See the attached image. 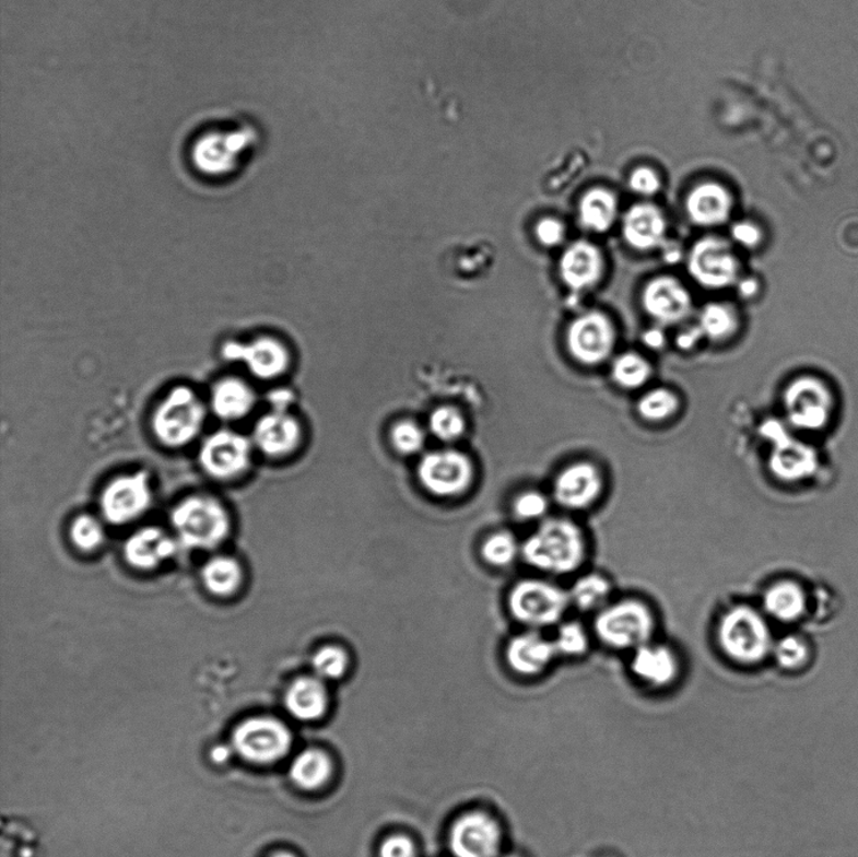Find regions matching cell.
Wrapping results in <instances>:
<instances>
[{
	"label": "cell",
	"instance_id": "6da1fadb",
	"mask_svg": "<svg viewBox=\"0 0 858 857\" xmlns=\"http://www.w3.org/2000/svg\"><path fill=\"white\" fill-rule=\"evenodd\" d=\"M189 141L192 166L210 178H223L254 154L260 142V131L255 122L232 117L200 125Z\"/></svg>",
	"mask_w": 858,
	"mask_h": 857
},
{
	"label": "cell",
	"instance_id": "7a4b0ae2",
	"mask_svg": "<svg viewBox=\"0 0 858 857\" xmlns=\"http://www.w3.org/2000/svg\"><path fill=\"white\" fill-rule=\"evenodd\" d=\"M586 556L583 528L568 518H545L521 544V557L529 566L554 576L576 573Z\"/></svg>",
	"mask_w": 858,
	"mask_h": 857
},
{
	"label": "cell",
	"instance_id": "3957f363",
	"mask_svg": "<svg viewBox=\"0 0 858 857\" xmlns=\"http://www.w3.org/2000/svg\"><path fill=\"white\" fill-rule=\"evenodd\" d=\"M171 524L176 541L188 550H215L232 531L228 509L207 494H193L176 504Z\"/></svg>",
	"mask_w": 858,
	"mask_h": 857
},
{
	"label": "cell",
	"instance_id": "277c9868",
	"mask_svg": "<svg viewBox=\"0 0 858 857\" xmlns=\"http://www.w3.org/2000/svg\"><path fill=\"white\" fill-rule=\"evenodd\" d=\"M717 638L726 657L744 667H753L767 659L774 646L767 620L750 604H737L725 612L718 624Z\"/></svg>",
	"mask_w": 858,
	"mask_h": 857
},
{
	"label": "cell",
	"instance_id": "5b68a950",
	"mask_svg": "<svg viewBox=\"0 0 858 857\" xmlns=\"http://www.w3.org/2000/svg\"><path fill=\"white\" fill-rule=\"evenodd\" d=\"M597 638L615 650L637 649L650 643L656 619L649 604L636 599L608 603L593 621Z\"/></svg>",
	"mask_w": 858,
	"mask_h": 857
},
{
	"label": "cell",
	"instance_id": "8992f818",
	"mask_svg": "<svg viewBox=\"0 0 858 857\" xmlns=\"http://www.w3.org/2000/svg\"><path fill=\"white\" fill-rule=\"evenodd\" d=\"M569 607L568 591L542 578L521 579L508 596L512 617L532 630L560 624Z\"/></svg>",
	"mask_w": 858,
	"mask_h": 857
},
{
	"label": "cell",
	"instance_id": "52a82bcc",
	"mask_svg": "<svg viewBox=\"0 0 858 857\" xmlns=\"http://www.w3.org/2000/svg\"><path fill=\"white\" fill-rule=\"evenodd\" d=\"M207 411L197 394L178 386L163 400L153 416V432L167 448H181L197 438L203 428Z\"/></svg>",
	"mask_w": 858,
	"mask_h": 857
},
{
	"label": "cell",
	"instance_id": "ba28073f",
	"mask_svg": "<svg viewBox=\"0 0 858 857\" xmlns=\"http://www.w3.org/2000/svg\"><path fill=\"white\" fill-rule=\"evenodd\" d=\"M416 476L423 489L439 498H456L466 494L474 483L475 466L472 458L452 448L424 454Z\"/></svg>",
	"mask_w": 858,
	"mask_h": 857
},
{
	"label": "cell",
	"instance_id": "9c48e42d",
	"mask_svg": "<svg viewBox=\"0 0 858 857\" xmlns=\"http://www.w3.org/2000/svg\"><path fill=\"white\" fill-rule=\"evenodd\" d=\"M151 503L153 489L144 470L116 477L99 495L101 515L113 526H125L144 516Z\"/></svg>",
	"mask_w": 858,
	"mask_h": 857
},
{
	"label": "cell",
	"instance_id": "30bf717a",
	"mask_svg": "<svg viewBox=\"0 0 858 857\" xmlns=\"http://www.w3.org/2000/svg\"><path fill=\"white\" fill-rule=\"evenodd\" d=\"M254 445V442L237 432L218 431L201 445L200 467L219 481H230L247 472Z\"/></svg>",
	"mask_w": 858,
	"mask_h": 857
},
{
	"label": "cell",
	"instance_id": "8fae6325",
	"mask_svg": "<svg viewBox=\"0 0 858 857\" xmlns=\"http://www.w3.org/2000/svg\"><path fill=\"white\" fill-rule=\"evenodd\" d=\"M762 433L774 443L768 468L778 481L801 482L815 473L819 468V457L813 448L790 438L777 422L765 424Z\"/></svg>",
	"mask_w": 858,
	"mask_h": 857
},
{
	"label": "cell",
	"instance_id": "7c38bea8",
	"mask_svg": "<svg viewBox=\"0 0 858 857\" xmlns=\"http://www.w3.org/2000/svg\"><path fill=\"white\" fill-rule=\"evenodd\" d=\"M785 407L794 426L802 431H820L828 423L834 401L826 385L804 376L788 386Z\"/></svg>",
	"mask_w": 858,
	"mask_h": 857
},
{
	"label": "cell",
	"instance_id": "4fadbf2b",
	"mask_svg": "<svg viewBox=\"0 0 858 857\" xmlns=\"http://www.w3.org/2000/svg\"><path fill=\"white\" fill-rule=\"evenodd\" d=\"M602 470L592 461H576L563 468L553 481V500L568 510L595 506L604 491Z\"/></svg>",
	"mask_w": 858,
	"mask_h": 857
},
{
	"label": "cell",
	"instance_id": "5bb4252c",
	"mask_svg": "<svg viewBox=\"0 0 858 857\" xmlns=\"http://www.w3.org/2000/svg\"><path fill=\"white\" fill-rule=\"evenodd\" d=\"M291 741L289 729L271 718L244 721L234 735V743L243 758L256 763L282 759L289 752Z\"/></svg>",
	"mask_w": 858,
	"mask_h": 857
},
{
	"label": "cell",
	"instance_id": "9a60e30c",
	"mask_svg": "<svg viewBox=\"0 0 858 857\" xmlns=\"http://www.w3.org/2000/svg\"><path fill=\"white\" fill-rule=\"evenodd\" d=\"M689 272L708 289H725L738 277V259L726 240L708 237L696 243L689 255Z\"/></svg>",
	"mask_w": 858,
	"mask_h": 857
},
{
	"label": "cell",
	"instance_id": "2e32d148",
	"mask_svg": "<svg viewBox=\"0 0 858 857\" xmlns=\"http://www.w3.org/2000/svg\"><path fill=\"white\" fill-rule=\"evenodd\" d=\"M615 344V329L608 316L592 310L575 319L567 332L571 355L580 364L597 365L608 359Z\"/></svg>",
	"mask_w": 858,
	"mask_h": 857
},
{
	"label": "cell",
	"instance_id": "e0dca14e",
	"mask_svg": "<svg viewBox=\"0 0 858 857\" xmlns=\"http://www.w3.org/2000/svg\"><path fill=\"white\" fill-rule=\"evenodd\" d=\"M222 354L225 360L242 361L260 380L277 379L291 366V354L285 344L268 336L249 343H225Z\"/></svg>",
	"mask_w": 858,
	"mask_h": 857
},
{
	"label": "cell",
	"instance_id": "ac0fdd59",
	"mask_svg": "<svg viewBox=\"0 0 858 857\" xmlns=\"http://www.w3.org/2000/svg\"><path fill=\"white\" fill-rule=\"evenodd\" d=\"M501 843L498 823L481 812L460 818L450 831V848L456 857H495Z\"/></svg>",
	"mask_w": 858,
	"mask_h": 857
},
{
	"label": "cell",
	"instance_id": "d6986e66",
	"mask_svg": "<svg viewBox=\"0 0 858 857\" xmlns=\"http://www.w3.org/2000/svg\"><path fill=\"white\" fill-rule=\"evenodd\" d=\"M302 427L285 410L274 409L260 418L254 431V444L269 458H284L299 448Z\"/></svg>",
	"mask_w": 858,
	"mask_h": 857
},
{
	"label": "cell",
	"instance_id": "ffe728a7",
	"mask_svg": "<svg viewBox=\"0 0 858 857\" xmlns=\"http://www.w3.org/2000/svg\"><path fill=\"white\" fill-rule=\"evenodd\" d=\"M174 536L157 527H144L133 532L124 543V559L132 568L151 571L171 561L178 549Z\"/></svg>",
	"mask_w": 858,
	"mask_h": 857
},
{
	"label": "cell",
	"instance_id": "44dd1931",
	"mask_svg": "<svg viewBox=\"0 0 858 857\" xmlns=\"http://www.w3.org/2000/svg\"><path fill=\"white\" fill-rule=\"evenodd\" d=\"M643 304L646 313L661 324H677L692 309L689 292L671 277H659L647 284Z\"/></svg>",
	"mask_w": 858,
	"mask_h": 857
},
{
	"label": "cell",
	"instance_id": "7402d4cb",
	"mask_svg": "<svg viewBox=\"0 0 858 857\" xmlns=\"http://www.w3.org/2000/svg\"><path fill=\"white\" fill-rule=\"evenodd\" d=\"M556 657L553 641H549L537 630L512 637L506 648L508 666L517 674L525 677L543 673Z\"/></svg>",
	"mask_w": 858,
	"mask_h": 857
},
{
	"label": "cell",
	"instance_id": "603a6c76",
	"mask_svg": "<svg viewBox=\"0 0 858 857\" xmlns=\"http://www.w3.org/2000/svg\"><path fill=\"white\" fill-rule=\"evenodd\" d=\"M563 282L575 291L592 287L603 273V257L596 246L579 240L569 246L560 260Z\"/></svg>",
	"mask_w": 858,
	"mask_h": 857
},
{
	"label": "cell",
	"instance_id": "cb8c5ba5",
	"mask_svg": "<svg viewBox=\"0 0 858 857\" xmlns=\"http://www.w3.org/2000/svg\"><path fill=\"white\" fill-rule=\"evenodd\" d=\"M631 670L646 684L668 686L679 674V660L669 646L650 642L635 649Z\"/></svg>",
	"mask_w": 858,
	"mask_h": 857
},
{
	"label": "cell",
	"instance_id": "d4e9b609",
	"mask_svg": "<svg viewBox=\"0 0 858 857\" xmlns=\"http://www.w3.org/2000/svg\"><path fill=\"white\" fill-rule=\"evenodd\" d=\"M733 208L729 191L718 183H703L690 192L686 210L695 224L719 225L728 221Z\"/></svg>",
	"mask_w": 858,
	"mask_h": 857
},
{
	"label": "cell",
	"instance_id": "484cf974",
	"mask_svg": "<svg viewBox=\"0 0 858 857\" xmlns=\"http://www.w3.org/2000/svg\"><path fill=\"white\" fill-rule=\"evenodd\" d=\"M667 222L659 208L651 204L631 207L624 218V237L638 250H650L660 245Z\"/></svg>",
	"mask_w": 858,
	"mask_h": 857
},
{
	"label": "cell",
	"instance_id": "4316f807",
	"mask_svg": "<svg viewBox=\"0 0 858 857\" xmlns=\"http://www.w3.org/2000/svg\"><path fill=\"white\" fill-rule=\"evenodd\" d=\"M327 704L328 695L324 680L316 676L294 680L285 693V707L294 718L301 720L321 718Z\"/></svg>",
	"mask_w": 858,
	"mask_h": 857
},
{
	"label": "cell",
	"instance_id": "83f0119b",
	"mask_svg": "<svg viewBox=\"0 0 858 857\" xmlns=\"http://www.w3.org/2000/svg\"><path fill=\"white\" fill-rule=\"evenodd\" d=\"M256 394L246 383L226 377L219 381L212 392V408L218 418L223 420H239L249 414L255 408Z\"/></svg>",
	"mask_w": 858,
	"mask_h": 857
},
{
	"label": "cell",
	"instance_id": "f1b7e54d",
	"mask_svg": "<svg viewBox=\"0 0 858 857\" xmlns=\"http://www.w3.org/2000/svg\"><path fill=\"white\" fill-rule=\"evenodd\" d=\"M765 612L780 623H794L806 611L803 588L794 582H779L767 588L763 596Z\"/></svg>",
	"mask_w": 858,
	"mask_h": 857
},
{
	"label": "cell",
	"instance_id": "f546056e",
	"mask_svg": "<svg viewBox=\"0 0 858 857\" xmlns=\"http://www.w3.org/2000/svg\"><path fill=\"white\" fill-rule=\"evenodd\" d=\"M209 594L226 598L237 592L243 584V567L237 559L219 554L209 559L200 573Z\"/></svg>",
	"mask_w": 858,
	"mask_h": 857
},
{
	"label": "cell",
	"instance_id": "4dcf8cb0",
	"mask_svg": "<svg viewBox=\"0 0 858 857\" xmlns=\"http://www.w3.org/2000/svg\"><path fill=\"white\" fill-rule=\"evenodd\" d=\"M579 221L587 230L596 233L608 232L618 214L616 197L608 189H592L580 199Z\"/></svg>",
	"mask_w": 858,
	"mask_h": 857
},
{
	"label": "cell",
	"instance_id": "1f68e13d",
	"mask_svg": "<svg viewBox=\"0 0 858 857\" xmlns=\"http://www.w3.org/2000/svg\"><path fill=\"white\" fill-rule=\"evenodd\" d=\"M331 761L318 750H308L294 760L291 778L303 789H316L324 786L331 776Z\"/></svg>",
	"mask_w": 858,
	"mask_h": 857
},
{
	"label": "cell",
	"instance_id": "d6a6232c",
	"mask_svg": "<svg viewBox=\"0 0 858 857\" xmlns=\"http://www.w3.org/2000/svg\"><path fill=\"white\" fill-rule=\"evenodd\" d=\"M571 604L579 611L599 612L608 604L611 584L600 574H588L579 577L568 591Z\"/></svg>",
	"mask_w": 858,
	"mask_h": 857
},
{
	"label": "cell",
	"instance_id": "836d02e7",
	"mask_svg": "<svg viewBox=\"0 0 858 857\" xmlns=\"http://www.w3.org/2000/svg\"><path fill=\"white\" fill-rule=\"evenodd\" d=\"M521 554V544L516 536L508 531L494 532L487 536L482 544V557L493 567H507Z\"/></svg>",
	"mask_w": 858,
	"mask_h": 857
},
{
	"label": "cell",
	"instance_id": "e575fe53",
	"mask_svg": "<svg viewBox=\"0 0 858 857\" xmlns=\"http://www.w3.org/2000/svg\"><path fill=\"white\" fill-rule=\"evenodd\" d=\"M350 655L346 649L336 644H327L319 648L313 657V669L317 678L338 680L348 673Z\"/></svg>",
	"mask_w": 858,
	"mask_h": 857
},
{
	"label": "cell",
	"instance_id": "d590c367",
	"mask_svg": "<svg viewBox=\"0 0 858 857\" xmlns=\"http://www.w3.org/2000/svg\"><path fill=\"white\" fill-rule=\"evenodd\" d=\"M70 539L75 549L87 553L95 552L105 543V527L95 516L80 515L72 520Z\"/></svg>",
	"mask_w": 858,
	"mask_h": 857
},
{
	"label": "cell",
	"instance_id": "8d00e7d4",
	"mask_svg": "<svg viewBox=\"0 0 858 857\" xmlns=\"http://www.w3.org/2000/svg\"><path fill=\"white\" fill-rule=\"evenodd\" d=\"M467 423L460 411L451 407H442L433 411L428 418V431L437 441L454 443L465 435Z\"/></svg>",
	"mask_w": 858,
	"mask_h": 857
},
{
	"label": "cell",
	"instance_id": "74e56055",
	"mask_svg": "<svg viewBox=\"0 0 858 857\" xmlns=\"http://www.w3.org/2000/svg\"><path fill=\"white\" fill-rule=\"evenodd\" d=\"M701 330L714 341H721L730 338L737 330V318L729 307L719 304H712L702 310Z\"/></svg>",
	"mask_w": 858,
	"mask_h": 857
},
{
	"label": "cell",
	"instance_id": "f35d334b",
	"mask_svg": "<svg viewBox=\"0 0 858 857\" xmlns=\"http://www.w3.org/2000/svg\"><path fill=\"white\" fill-rule=\"evenodd\" d=\"M557 655L567 658L583 657L590 649V636L578 621H566L559 626L553 638Z\"/></svg>",
	"mask_w": 858,
	"mask_h": 857
},
{
	"label": "cell",
	"instance_id": "ab89813d",
	"mask_svg": "<svg viewBox=\"0 0 858 857\" xmlns=\"http://www.w3.org/2000/svg\"><path fill=\"white\" fill-rule=\"evenodd\" d=\"M612 375L622 388L637 389L649 380L651 367L640 355L626 354L613 364Z\"/></svg>",
	"mask_w": 858,
	"mask_h": 857
},
{
	"label": "cell",
	"instance_id": "60d3db41",
	"mask_svg": "<svg viewBox=\"0 0 858 857\" xmlns=\"http://www.w3.org/2000/svg\"><path fill=\"white\" fill-rule=\"evenodd\" d=\"M678 408L677 395L667 389H656L646 394L637 406L638 414L651 423L668 420L677 413Z\"/></svg>",
	"mask_w": 858,
	"mask_h": 857
},
{
	"label": "cell",
	"instance_id": "b9f144b4",
	"mask_svg": "<svg viewBox=\"0 0 858 857\" xmlns=\"http://www.w3.org/2000/svg\"><path fill=\"white\" fill-rule=\"evenodd\" d=\"M390 439L393 449L401 456H416L425 447L426 434L424 428L412 420H402L392 426Z\"/></svg>",
	"mask_w": 858,
	"mask_h": 857
},
{
	"label": "cell",
	"instance_id": "7bdbcfd3",
	"mask_svg": "<svg viewBox=\"0 0 858 857\" xmlns=\"http://www.w3.org/2000/svg\"><path fill=\"white\" fill-rule=\"evenodd\" d=\"M551 503L549 497L540 491L529 490L521 492L513 501V515L524 523L544 520L549 515Z\"/></svg>",
	"mask_w": 858,
	"mask_h": 857
},
{
	"label": "cell",
	"instance_id": "ee69618b",
	"mask_svg": "<svg viewBox=\"0 0 858 857\" xmlns=\"http://www.w3.org/2000/svg\"><path fill=\"white\" fill-rule=\"evenodd\" d=\"M774 659L778 666L785 670H797L802 668L809 660V646L801 638L790 635L773 646Z\"/></svg>",
	"mask_w": 858,
	"mask_h": 857
},
{
	"label": "cell",
	"instance_id": "f6af8a7d",
	"mask_svg": "<svg viewBox=\"0 0 858 857\" xmlns=\"http://www.w3.org/2000/svg\"><path fill=\"white\" fill-rule=\"evenodd\" d=\"M628 184L631 190L645 197L656 195L661 185L658 174L649 169V167H638L631 174Z\"/></svg>",
	"mask_w": 858,
	"mask_h": 857
},
{
	"label": "cell",
	"instance_id": "bcb514c9",
	"mask_svg": "<svg viewBox=\"0 0 858 857\" xmlns=\"http://www.w3.org/2000/svg\"><path fill=\"white\" fill-rule=\"evenodd\" d=\"M565 225L554 218H544L536 225V237L544 247H556L565 238Z\"/></svg>",
	"mask_w": 858,
	"mask_h": 857
},
{
	"label": "cell",
	"instance_id": "7dc6e473",
	"mask_svg": "<svg viewBox=\"0 0 858 857\" xmlns=\"http://www.w3.org/2000/svg\"><path fill=\"white\" fill-rule=\"evenodd\" d=\"M415 848L406 836H391L380 847V857H414Z\"/></svg>",
	"mask_w": 858,
	"mask_h": 857
},
{
	"label": "cell",
	"instance_id": "c3c4849f",
	"mask_svg": "<svg viewBox=\"0 0 858 857\" xmlns=\"http://www.w3.org/2000/svg\"><path fill=\"white\" fill-rule=\"evenodd\" d=\"M731 237L747 248H753L760 245L762 233L753 223L740 222L731 228Z\"/></svg>",
	"mask_w": 858,
	"mask_h": 857
},
{
	"label": "cell",
	"instance_id": "681fc988",
	"mask_svg": "<svg viewBox=\"0 0 858 857\" xmlns=\"http://www.w3.org/2000/svg\"><path fill=\"white\" fill-rule=\"evenodd\" d=\"M703 334L702 330H689L685 333H681L678 338V344L681 349L687 350L692 349L694 344L700 340L701 336Z\"/></svg>",
	"mask_w": 858,
	"mask_h": 857
},
{
	"label": "cell",
	"instance_id": "f907efd6",
	"mask_svg": "<svg viewBox=\"0 0 858 857\" xmlns=\"http://www.w3.org/2000/svg\"><path fill=\"white\" fill-rule=\"evenodd\" d=\"M666 342V336L659 330H650L644 334V343L651 349H659Z\"/></svg>",
	"mask_w": 858,
	"mask_h": 857
},
{
	"label": "cell",
	"instance_id": "816d5d0a",
	"mask_svg": "<svg viewBox=\"0 0 858 857\" xmlns=\"http://www.w3.org/2000/svg\"><path fill=\"white\" fill-rule=\"evenodd\" d=\"M740 292H742L743 296H752L756 292V282L755 281H745L740 285Z\"/></svg>",
	"mask_w": 858,
	"mask_h": 857
},
{
	"label": "cell",
	"instance_id": "f5cc1de1",
	"mask_svg": "<svg viewBox=\"0 0 858 857\" xmlns=\"http://www.w3.org/2000/svg\"><path fill=\"white\" fill-rule=\"evenodd\" d=\"M273 857H294V856L291 855V854H279V855H275Z\"/></svg>",
	"mask_w": 858,
	"mask_h": 857
}]
</instances>
